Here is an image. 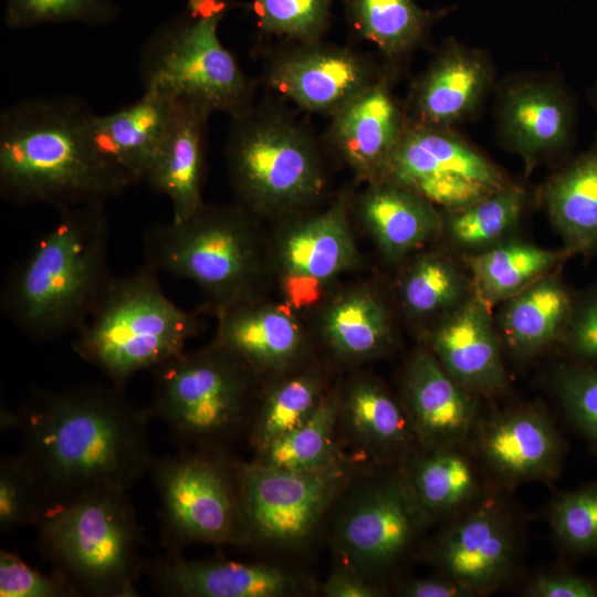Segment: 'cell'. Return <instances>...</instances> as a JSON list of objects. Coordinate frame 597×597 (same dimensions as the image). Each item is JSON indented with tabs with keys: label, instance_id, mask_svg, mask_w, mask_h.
Masks as SVG:
<instances>
[{
	"label": "cell",
	"instance_id": "6da1fadb",
	"mask_svg": "<svg viewBox=\"0 0 597 597\" xmlns=\"http://www.w3.org/2000/svg\"><path fill=\"white\" fill-rule=\"evenodd\" d=\"M148 408L112 384L34 388L15 413L17 457L45 505L104 490H126L149 471Z\"/></svg>",
	"mask_w": 597,
	"mask_h": 597
},
{
	"label": "cell",
	"instance_id": "7a4b0ae2",
	"mask_svg": "<svg viewBox=\"0 0 597 597\" xmlns=\"http://www.w3.org/2000/svg\"><path fill=\"white\" fill-rule=\"evenodd\" d=\"M95 113L70 94L33 96L0 114V195L60 211L104 202L132 185L101 154Z\"/></svg>",
	"mask_w": 597,
	"mask_h": 597
},
{
	"label": "cell",
	"instance_id": "3957f363",
	"mask_svg": "<svg viewBox=\"0 0 597 597\" xmlns=\"http://www.w3.org/2000/svg\"><path fill=\"white\" fill-rule=\"evenodd\" d=\"M104 206L60 211L57 222L8 272L0 307L29 337L49 341L76 332L112 280Z\"/></svg>",
	"mask_w": 597,
	"mask_h": 597
},
{
	"label": "cell",
	"instance_id": "277c9868",
	"mask_svg": "<svg viewBox=\"0 0 597 597\" xmlns=\"http://www.w3.org/2000/svg\"><path fill=\"white\" fill-rule=\"evenodd\" d=\"M145 264L193 282L205 308L220 314L262 294L269 244L255 217L240 205L208 206L182 220L161 222L143 234Z\"/></svg>",
	"mask_w": 597,
	"mask_h": 597
},
{
	"label": "cell",
	"instance_id": "5b68a950",
	"mask_svg": "<svg viewBox=\"0 0 597 597\" xmlns=\"http://www.w3.org/2000/svg\"><path fill=\"white\" fill-rule=\"evenodd\" d=\"M157 271L143 264L113 276L84 324L73 350L112 384L153 369L182 353L200 329L199 315L176 305L163 291Z\"/></svg>",
	"mask_w": 597,
	"mask_h": 597
},
{
	"label": "cell",
	"instance_id": "8992f818",
	"mask_svg": "<svg viewBox=\"0 0 597 597\" xmlns=\"http://www.w3.org/2000/svg\"><path fill=\"white\" fill-rule=\"evenodd\" d=\"M35 527L39 549L78 596H138L143 538L126 490L48 505Z\"/></svg>",
	"mask_w": 597,
	"mask_h": 597
},
{
	"label": "cell",
	"instance_id": "52a82bcc",
	"mask_svg": "<svg viewBox=\"0 0 597 597\" xmlns=\"http://www.w3.org/2000/svg\"><path fill=\"white\" fill-rule=\"evenodd\" d=\"M235 0H187L142 45L144 91L238 117L253 107V84L220 40L219 27Z\"/></svg>",
	"mask_w": 597,
	"mask_h": 597
},
{
	"label": "cell",
	"instance_id": "ba28073f",
	"mask_svg": "<svg viewBox=\"0 0 597 597\" xmlns=\"http://www.w3.org/2000/svg\"><path fill=\"white\" fill-rule=\"evenodd\" d=\"M231 119L226 158L238 205L254 217L286 216L322 195L324 161L304 127L255 106Z\"/></svg>",
	"mask_w": 597,
	"mask_h": 597
},
{
	"label": "cell",
	"instance_id": "9c48e42d",
	"mask_svg": "<svg viewBox=\"0 0 597 597\" xmlns=\"http://www.w3.org/2000/svg\"><path fill=\"white\" fill-rule=\"evenodd\" d=\"M150 370L151 415L181 443L219 449L247 422L258 377L214 342Z\"/></svg>",
	"mask_w": 597,
	"mask_h": 597
},
{
	"label": "cell",
	"instance_id": "30bf717a",
	"mask_svg": "<svg viewBox=\"0 0 597 597\" xmlns=\"http://www.w3.org/2000/svg\"><path fill=\"white\" fill-rule=\"evenodd\" d=\"M216 448L154 457L149 473L160 501L164 543L170 552L191 543H242L249 533L240 494V465Z\"/></svg>",
	"mask_w": 597,
	"mask_h": 597
},
{
	"label": "cell",
	"instance_id": "8fae6325",
	"mask_svg": "<svg viewBox=\"0 0 597 597\" xmlns=\"http://www.w3.org/2000/svg\"><path fill=\"white\" fill-rule=\"evenodd\" d=\"M380 179L443 210L469 206L511 185L496 165L452 128L409 118Z\"/></svg>",
	"mask_w": 597,
	"mask_h": 597
},
{
	"label": "cell",
	"instance_id": "7c38bea8",
	"mask_svg": "<svg viewBox=\"0 0 597 597\" xmlns=\"http://www.w3.org/2000/svg\"><path fill=\"white\" fill-rule=\"evenodd\" d=\"M359 263L344 195L322 212L286 222L269 244V271L282 300L297 312L323 301L331 285Z\"/></svg>",
	"mask_w": 597,
	"mask_h": 597
},
{
	"label": "cell",
	"instance_id": "4fadbf2b",
	"mask_svg": "<svg viewBox=\"0 0 597 597\" xmlns=\"http://www.w3.org/2000/svg\"><path fill=\"white\" fill-rule=\"evenodd\" d=\"M341 463L285 470L258 461L240 465V494L249 537L277 545L307 538L346 482Z\"/></svg>",
	"mask_w": 597,
	"mask_h": 597
},
{
	"label": "cell",
	"instance_id": "5bb4252c",
	"mask_svg": "<svg viewBox=\"0 0 597 597\" xmlns=\"http://www.w3.org/2000/svg\"><path fill=\"white\" fill-rule=\"evenodd\" d=\"M494 118L502 145L530 170L569 150L576 138L577 102L556 75H513L496 91Z\"/></svg>",
	"mask_w": 597,
	"mask_h": 597
},
{
	"label": "cell",
	"instance_id": "9a60e30c",
	"mask_svg": "<svg viewBox=\"0 0 597 597\" xmlns=\"http://www.w3.org/2000/svg\"><path fill=\"white\" fill-rule=\"evenodd\" d=\"M378 75L366 57L318 40L279 53L265 80L301 108L332 116Z\"/></svg>",
	"mask_w": 597,
	"mask_h": 597
},
{
	"label": "cell",
	"instance_id": "2e32d148",
	"mask_svg": "<svg viewBox=\"0 0 597 597\" xmlns=\"http://www.w3.org/2000/svg\"><path fill=\"white\" fill-rule=\"evenodd\" d=\"M213 342L240 359L256 377L281 376L300 365L307 352L297 311L283 300L255 295L217 315Z\"/></svg>",
	"mask_w": 597,
	"mask_h": 597
},
{
	"label": "cell",
	"instance_id": "e0dca14e",
	"mask_svg": "<svg viewBox=\"0 0 597 597\" xmlns=\"http://www.w3.org/2000/svg\"><path fill=\"white\" fill-rule=\"evenodd\" d=\"M420 512L409 489L397 483L356 496L336 528L344 565L363 575L391 564L412 540Z\"/></svg>",
	"mask_w": 597,
	"mask_h": 597
},
{
	"label": "cell",
	"instance_id": "ac0fdd59",
	"mask_svg": "<svg viewBox=\"0 0 597 597\" xmlns=\"http://www.w3.org/2000/svg\"><path fill=\"white\" fill-rule=\"evenodd\" d=\"M408 115L397 101L386 74L332 115V147L357 179L379 180L399 145Z\"/></svg>",
	"mask_w": 597,
	"mask_h": 597
},
{
	"label": "cell",
	"instance_id": "d6986e66",
	"mask_svg": "<svg viewBox=\"0 0 597 597\" xmlns=\"http://www.w3.org/2000/svg\"><path fill=\"white\" fill-rule=\"evenodd\" d=\"M493 84L494 70L488 54L450 41L412 85L408 118L452 128L479 109Z\"/></svg>",
	"mask_w": 597,
	"mask_h": 597
},
{
	"label": "cell",
	"instance_id": "ffe728a7",
	"mask_svg": "<svg viewBox=\"0 0 597 597\" xmlns=\"http://www.w3.org/2000/svg\"><path fill=\"white\" fill-rule=\"evenodd\" d=\"M156 590L170 597H282L297 593L291 573L259 563L190 561L170 552L148 565Z\"/></svg>",
	"mask_w": 597,
	"mask_h": 597
},
{
	"label": "cell",
	"instance_id": "44dd1931",
	"mask_svg": "<svg viewBox=\"0 0 597 597\" xmlns=\"http://www.w3.org/2000/svg\"><path fill=\"white\" fill-rule=\"evenodd\" d=\"M429 345L443 368L472 394L493 395L506 384L489 305L474 296L431 332Z\"/></svg>",
	"mask_w": 597,
	"mask_h": 597
},
{
	"label": "cell",
	"instance_id": "7402d4cb",
	"mask_svg": "<svg viewBox=\"0 0 597 597\" xmlns=\"http://www.w3.org/2000/svg\"><path fill=\"white\" fill-rule=\"evenodd\" d=\"M210 115L196 104L176 101L165 137L144 180L170 201L174 221H182L205 206Z\"/></svg>",
	"mask_w": 597,
	"mask_h": 597
},
{
	"label": "cell",
	"instance_id": "603a6c76",
	"mask_svg": "<svg viewBox=\"0 0 597 597\" xmlns=\"http://www.w3.org/2000/svg\"><path fill=\"white\" fill-rule=\"evenodd\" d=\"M471 394L431 350L413 353L405 374L406 409L410 427L423 446L444 448L468 433L475 416Z\"/></svg>",
	"mask_w": 597,
	"mask_h": 597
},
{
	"label": "cell",
	"instance_id": "cb8c5ba5",
	"mask_svg": "<svg viewBox=\"0 0 597 597\" xmlns=\"http://www.w3.org/2000/svg\"><path fill=\"white\" fill-rule=\"evenodd\" d=\"M175 100L153 91L108 114H95L93 135L103 157L132 186L144 182L169 126Z\"/></svg>",
	"mask_w": 597,
	"mask_h": 597
},
{
	"label": "cell",
	"instance_id": "d4e9b609",
	"mask_svg": "<svg viewBox=\"0 0 597 597\" xmlns=\"http://www.w3.org/2000/svg\"><path fill=\"white\" fill-rule=\"evenodd\" d=\"M357 212L380 252L392 261L419 250L442 230V214L433 203L385 179L367 184Z\"/></svg>",
	"mask_w": 597,
	"mask_h": 597
},
{
	"label": "cell",
	"instance_id": "484cf974",
	"mask_svg": "<svg viewBox=\"0 0 597 597\" xmlns=\"http://www.w3.org/2000/svg\"><path fill=\"white\" fill-rule=\"evenodd\" d=\"M317 324L328 352L343 364L378 357L392 343L388 311L377 292L365 285L342 290L323 302Z\"/></svg>",
	"mask_w": 597,
	"mask_h": 597
},
{
	"label": "cell",
	"instance_id": "4316f807",
	"mask_svg": "<svg viewBox=\"0 0 597 597\" xmlns=\"http://www.w3.org/2000/svg\"><path fill=\"white\" fill-rule=\"evenodd\" d=\"M441 566L468 591L496 584L512 557V537L503 519L481 510L452 528L439 546Z\"/></svg>",
	"mask_w": 597,
	"mask_h": 597
},
{
	"label": "cell",
	"instance_id": "83f0119b",
	"mask_svg": "<svg viewBox=\"0 0 597 597\" xmlns=\"http://www.w3.org/2000/svg\"><path fill=\"white\" fill-rule=\"evenodd\" d=\"M489 463L510 478L551 475L561 460V441L540 411L521 409L491 421L481 438Z\"/></svg>",
	"mask_w": 597,
	"mask_h": 597
},
{
	"label": "cell",
	"instance_id": "f1b7e54d",
	"mask_svg": "<svg viewBox=\"0 0 597 597\" xmlns=\"http://www.w3.org/2000/svg\"><path fill=\"white\" fill-rule=\"evenodd\" d=\"M544 201L570 254L597 252V135L549 179Z\"/></svg>",
	"mask_w": 597,
	"mask_h": 597
},
{
	"label": "cell",
	"instance_id": "f546056e",
	"mask_svg": "<svg viewBox=\"0 0 597 597\" xmlns=\"http://www.w3.org/2000/svg\"><path fill=\"white\" fill-rule=\"evenodd\" d=\"M575 298L554 275H544L509 298L501 326L521 353L540 350L565 337Z\"/></svg>",
	"mask_w": 597,
	"mask_h": 597
},
{
	"label": "cell",
	"instance_id": "4dcf8cb0",
	"mask_svg": "<svg viewBox=\"0 0 597 597\" xmlns=\"http://www.w3.org/2000/svg\"><path fill=\"white\" fill-rule=\"evenodd\" d=\"M355 33L386 57H402L425 40L442 11L422 9L416 0H343Z\"/></svg>",
	"mask_w": 597,
	"mask_h": 597
},
{
	"label": "cell",
	"instance_id": "1f68e13d",
	"mask_svg": "<svg viewBox=\"0 0 597 597\" xmlns=\"http://www.w3.org/2000/svg\"><path fill=\"white\" fill-rule=\"evenodd\" d=\"M338 421L359 447L374 452L401 447L411 428L394 398L368 377L354 378L339 394Z\"/></svg>",
	"mask_w": 597,
	"mask_h": 597
},
{
	"label": "cell",
	"instance_id": "d6a6232c",
	"mask_svg": "<svg viewBox=\"0 0 597 597\" xmlns=\"http://www.w3.org/2000/svg\"><path fill=\"white\" fill-rule=\"evenodd\" d=\"M570 255L524 242H509L467 258L475 296L486 305L509 300Z\"/></svg>",
	"mask_w": 597,
	"mask_h": 597
},
{
	"label": "cell",
	"instance_id": "836d02e7",
	"mask_svg": "<svg viewBox=\"0 0 597 597\" xmlns=\"http://www.w3.org/2000/svg\"><path fill=\"white\" fill-rule=\"evenodd\" d=\"M277 378L252 419L250 436L258 452L305 423L326 395L323 376L314 368H295Z\"/></svg>",
	"mask_w": 597,
	"mask_h": 597
},
{
	"label": "cell",
	"instance_id": "e575fe53",
	"mask_svg": "<svg viewBox=\"0 0 597 597\" xmlns=\"http://www.w3.org/2000/svg\"><path fill=\"white\" fill-rule=\"evenodd\" d=\"M338 416L339 394L328 392L305 423L258 452L255 461L296 471L317 470L339 463L334 441Z\"/></svg>",
	"mask_w": 597,
	"mask_h": 597
},
{
	"label": "cell",
	"instance_id": "d590c367",
	"mask_svg": "<svg viewBox=\"0 0 597 597\" xmlns=\"http://www.w3.org/2000/svg\"><path fill=\"white\" fill-rule=\"evenodd\" d=\"M523 202L522 189L511 184L469 206L444 210L442 229L462 247L490 244L516 226Z\"/></svg>",
	"mask_w": 597,
	"mask_h": 597
},
{
	"label": "cell",
	"instance_id": "8d00e7d4",
	"mask_svg": "<svg viewBox=\"0 0 597 597\" xmlns=\"http://www.w3.org/2000/svg\"><path fill=\"white\" fill-rule=\"evenodd\" d=\"M463 287L461 273L448 258L427 253L407 268L399 294L410 315L428 317L454 307L462 297Z\"/></svg>",
	"mask_w": 597,
	"mask_h": 597
},
{
	"label": "cell",
	"instance_id": "74e56055",
	"mask_svg": "<svg viewBox=\"0 0 597 597\" xmlns=\"http://www.w3.org/2000/svg\"><path fill=\"white\" fill-rule=\"evenodd\" d=\"M472 489L473 473L467 460L455 453L437 452L416 464L409 491L421 512L439 514L460 505Z\"/></svg>",
	"mask_w": 597,
	"mask_h": 597
},
{
	"label": "cell",
	"instance_id": "f35d334b",
	"mask_svg": "<svg viewBox=\"0 0 597 597\" xmlns=\"http://www.w3.org/2000/svg\"><path fill=\"white\" fill-rule=\"evenodd\" d=\"M121 14L117 0H4L3 23L13 30L65 23L101 28Z\"/></svg>",
	"mask_w": 597,
	"mask_h": 597
},
{
	"label": "cell",
	"instance_id": "ab89813d",
	"mask_svg": "<svg viewBox=\"0 0 597 597\" xmlns=\"http://www.w3.org/2000/svg\"><path fill=\"white\" fill-rule=\"evenodd\" d=\"M336 0H253L250 8L262 36L293 43L318 41L329 27Z\"/></svg>",
	"mask_w": 597,
	"mask_h": 597
},
{
	"label": "cell",
	"instance_id": "60d3db41",
	"mask_svg": "<svg viewBox=\"0 0 597 597\" xmlns=\"http://www.w3.org/2000/svg\"><path fill=\"white\" fill-rule=\"evenodd\" d=\"M557 537L579 554L597 552V483L564 494L552 510Z\"/></svg>",
	"mask_w": 597,
	"mask_h": 597
},
{
	"label": "cell",
	"instance_id": "b9f144b4",
	"mask_svg": "<svg viewBox=\"0 0 597 597\" xmlns=\"http://www.w3.org/2000/svg\"><path fill=\"white\" fill-rule=\"evenodd\" d=\"M46 505L32 478L17 455L0 462V528L35 526Z\"/></svg>",
	"mask_w": 597,
	"mask_h": 597
},
{
	"label": "cell",
	"instance_id": "7bdbcfd3",
	"mask_svg": "<svg viewBox=\"0 0 597 597\" xmlns=\"http://www.w3.org/2000/svg\"><path fill=\"white\" fill-rule=\"evenodd\" d=\"M556 391L570 421L597 448V365L575 362L562 367Z\"/></svg>",
	"mask_w": 597,
	"mask_h": 597
},
{
	"label": "cell",
	"instance_id": "ee69618b",
	"mask_svg": "<svg viewBox=\"0 0 597 597\" xmlns=\"http://www.w3.org/2000/svg\"><path fill=\"white\" fill-rule=\"evenodd\" d=\"M1 597H78L60 574H44L28 565L13 552H0Z\"/></svg>",
	"mask_w": 597,
	"mask_h": 597
},
{
	"label": "cell",
	"instance_id": "f6af8a7d",
	"mask_svg": "<svg viewBox=\"0 0 597 597\" xmlns=\"http://www.w3.org/2000/svg\"><path fill=\"white\" fill-rule=\"evenodd\" d=\"M564 342L576 362L597 365V286L575 300Z\"/></svg>",
	"mask_w": 597,
	"mask_h": 597
},
{
	"label": "cell",
	"instance_id": "bcb514c9",
	"mask_svg": "<svg viewBox=\"0 0 597 597\" xmlns=\"http://www.w3.org/2000/svg\"><path fill=\"white\" fill-rule=\"evenodd\" d=\"M528 595L534 597H596L597 586L575 574H556L536 578Z\"/></svg>",
	"mask_w": 597,
	"mask_h": 597
},
{
	"label": "cell",
	"instance_id": "7dc6e473",
	"mask_svg": "<svg viewBox=\"0 0 597 597\" xmlns=\"http://www.w3.org/2000/svg\"><path fill=\"white\" fill-rule=\"evenodd\" d=\"M322 594L326 597H374L379 590L364 575L342 565L323 584Z\"/></svg>",
	"mask_w": 597,
	"mask_h": 597
},
{
	"label": "cell",
	"instance_id": "c3c4849f",
	"mask_svg": "<svg viewBox=\"0 0 597 597\" xmlns=\"http://www.w3.org/2000/svg\"><path fill=\"white\" fill-rule=\"evenodd\" d=\"M467 591L454 580L441 578L413 579L402 589V594L410 597H454Z\"/></svg>",
	"mask_w": 597,
	"mask_h": 597
},
{
	"label": "cell",
	"instance_id": "681fc988",
	"mask_svg": "<svg viewBox=\"0 0 597 597\" xmlns=\"http://www.w3.org/2000/svg\"><path fill=\"white\" fill-rule=\"evenodd\" d=\"M588 101H589V104H590L591 108L594 109V112L597 115V80L594 82V84L591 85V87L588 91Z\"/></svg>",
	"mask_w": 597,
	"mask_h": 597
}]
</instances>
